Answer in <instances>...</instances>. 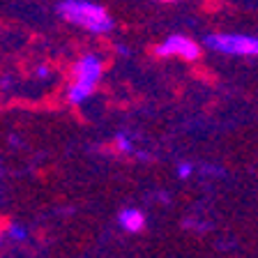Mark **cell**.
<instances>
[{
    "label": "cell",
    "mask_w": 258,
    "mask_h": 258,
    "mask_svg": "<svg viewBox=\"0 0 258 258\" xmlns=\"http://www.w3.org/2000/svg\"><path fill=\"white\" fill-rule=\"evenodd\" d=\"M7 233H10V237H14V240H26V237H28V231L23 228L21 224H10Z\"/></svg>",
    "instance_id": "cell-7"
},
{
    "label": "cell",
    "mask_w": 258,
    "mask_h": 258,
    "mask_svg": "<svg viewBox=\"0 0 258 258\" xmlns=\"http://www.w3.org/2000/svg\"><path fill=\"white\" fill-rule=\"evenodd\" d=\"M118 148H120L122 152H132V150H134V145H132V141H129L124 134H120V136H118Z\"/></svg>",
    "instance_id": "cell-8"
},
{
    "label": "cell",
    "mask_w": 258,
    "mask_h": 258,
    "mask_svg": "<svg viewBox=\"0 0 258 258\" xmlns=\"http://www.w3.org/2000/svg\"><path fill=\"white\" fill-rule=\"evenodd\" d=\"M155 53L159 58H168V55H180L184 60H199L201 48L196 42H191L189 37H182V35H173L166 42H161L159 46L155 48Z\"/></svg>",
    "instance_id": "cell-3"
},
{
    "label": "cell",
    "mask_w": 258,
    "mask_h": 258,
    "mask_svg": "<svg viewBox=\"0 0 258 258\" xmlns=\"http://www.w3.org/2000/svg\"><path fill=\"white\" fill-rule=\"evenodd\" d=\"M58 12L64 21L76 23V26L97 32V35L108 32L113 28V19L108 16V12L102 5H95L88 0H62Z\"/></svg>",
    "instance_id": "cell-1"
},
{
    "label": "cell",
    "mask_w": 258,
    "mask_h": 258,
    "mask_svg": "<svg viewBox=\"0 0 258 258\" xmlns=\"http://www.w3.org/2000/svg\"><path fill=\"white\" fill-rule=\"evenodd\" d=\"M177 175L182 177V180L191 175V164H187V161H184V164H180V166H177Z\"/></svg>",
    "instance_id": "cell-9"
},
{
    "label": "cell",
    "mask_w": 258,
    "mask_h": 258,
    "mask_svg": "<svg viewBox=\"0 0 258 258\" xmlns=\"http://www.w3.org/2000/svg\"><path fill=\"white\" fill-rule=\"evenodd\" d=\"M92 90H95V88L88 86V83H81V81H74V86L70 88V102H72V104L83 102V99H88V97L92 95Z\"/></svg>",
    "instance_id": "cell-6"
},
{
    "label": "cell",
    "mask_w": 258,
    "mask_h": 258,
    "mask_svg": "<svg viewBox=\"0 0 258 258\" xmlns=\"http://www.w3.org/2000/svg\"><path fill=\"white\" fill-rule=\"evenodd\" d=\"M161 3H175V0H161Z\"/></svg>",
    "instance_id": "cell-10"
},
{
    "label": "cell",
    "mask_w": 258,
    "mask_h": 258,
    "mask_svg": "<svg viewBox=\"0 0 258 258\" xmlns=\"http://www.w3.org/2000/svg\"><path fill=\"white\" fill-rule=\"evenodd\" d=\"M99 76H102V60L97 55H86L76 64V81H81V83H88L95 88Z\"/></svg>",
    "instance_id": "cell-4"
},
{
    "label": "cell",
    "mask_w": 258,
    "mask_h": 258,
    "mask_svg": "<svg viewBox=\"0 0 258 258\" xmlns=\"http://www.w3.org/2000/svg\"><path fill=\"white\" fill-rule=\"evenodd\" d=\"M118 221H120V226H122L124 231H141L145 226V217H143V212H139V210H134V208H129V210H122L118 215Z\"/></svg>",
    "instance_id": "cell-5"
},
{
    "label": "cell",
    "mask_w": 258,
    "mask_h": 258,
    "mask_svg": "<svg viewBox=\"0 0 258 258\" xmlns=\"http://www.w3.org/2000/svg\"><path fill=\"white\" fill-rule=\"evenodd\" d=\"M205 42L219 53L258 55V37H249V35H210Z\"/></svg>",
    "instance_id": "cell-2"
}]
</instances>
